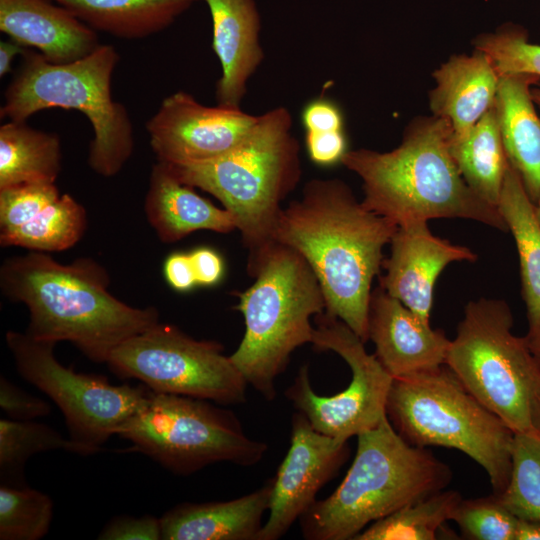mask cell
Instances as JSON below:
<instances>
[{
	"instance_id": "cell-1",
	"label": "cell",
	"mask_w": 540,
	"mask_h": 540,
	"mask_svg": "<svg viewBox=\"0 0 540 540\" xmlns=\"http://www.w3.org/2000/svg\"><path fill=\"white\" fill-rule=\"evenodd\" d=\"M397 228L368 210L344 181L317 178L282 208L272 238L305 258L322 288L325 312L366 343L372 282Z\"/></svg>"
},
{
	"instance_id": "cell-2",
	"label": "cell",
	"mask_w": 540,
	"mask_h": 540,
	"mask_svg": "<svg viewBox=\"0 0 540 540\" xmlns=\"http://www.w3.org/2000/svg\"><path fill=\"white\" fill-rule=\"evenodd\" d=\"M109 285L107 270L89 257L63 264L30 251L0 268L3 295L28 309V335L68 341L96 363H106L121 343L159 322L155 307H132L112 295Z\"/></svg>"
},
{
	"instance_id": "cell-3",
	"label": "cell",
	"mask_w": 540,
	"mask_h": 540,
	"mask_svg": "<svg viewBox=\"0 0 540 540\" xmlns=\"http://www.w3.org/2000/svg\"><path fill=\"white\" fill-rule=\"evenodd\" d=\"M452 136L446 119L419 117L407 126L395 149L348 150L341 164L362 180V204L397 226L464 218L507 231L498 208L463 179L450 151Z\"/></svg>"
},
{
	"instance_id": "cell-4",
	"label": "cell",
	"mask_w": 540,
	"mask_h": 540,
	"mask_svg": "<svg viewBox=\"0 0 540 540\" xmlns=\"http://www.w3.org/2000/svg\"><path fill=\"white\" fill-rule=\"evenodd\" d=\"M450 467L406 442L387 416L357 436L351 467L336 490L299 518L308 540H354L371 523L446 489Z\"/></svg>"
},
{
	"instance_id": "cell-5",
	"label": "cell",
	"mask_w": 540,
	"mask_h": 540,
	"mask_svg": "<svg viewBox=\"0 0 540 540\" xmlns=\"http://www.w3.org/2000/svg\"><path fill=\"white\" fill-rule=\"evenodd\" d=\"M247 270L254 282L236 293L235 306L245 332L230 359L247 384L271 401L291 354L311 343V318L325 311V298L305 258L277 241L248 256Z\"/></svg>"
},
{
	"instance_id": "cell-6",
	"label": "cell",
	"mask_w": 540,
	"mask_h": 540,
	"mask_svg": "<svg viewBox=\"0 0 540 540\" xmlns=\"http://www.w3.org/2000/svg\"><path fill=\"white\" fill-rule=\"evenodd\" d=\"M291 130L290 112L276 107L258 115L249 134L228 153L206 162L166 164L182 183L222 203L249 256L273 241L282 202L301 179L300 146Z\"/></svg>"
},
{
	"instance_id": "cell-7",
	"label": "cell",
	"mask_w": 540,
	"mask_h": 540,
	"mask_svg": "<svg viewBox=\"0 0 540 540\" xmlns=\"http://www.w3.org/2000/svg\"><path fill=\"white\" fill-rule=\"evenodd\" d=\"M21 56L20 67L4 92L1 118L27 121L49 108L78 110L93 129L90 168L103 177L118 174L132 156L134 131L127 109L111 94L117 50L101 44L88 56L65 64L51 63L30 48Z\"/></svg>"
},
{
	"instance_id": "cell-8",
	"label": "cell",
	"mask_w": 540,
	"mask_h": 540,
	"mask_svg": "<svg viewBox=\"0 0 540 540\" xmlns=\"http://www.w3.org/2000/svg\"><path fill=\"white\" fill-rule=\"evenodd\" d=\"M386 414L409 444L459 450L482 466L494 494L506 489L514 432L445 364L394 379Z\"/></svg>"
},
{
	"instance_id": "cell-9",
	"label": "cell",
	"mask_w": 540,
	"mask_h": 540,
	"mask_svg": "<svg viewBox=\"0 0 540 540\" xmlns=\"http://www.w3.org/2000/svg\"><path fill=\"white\" fill-rule=\"evenodd\" d=\"M503 300L470 301L450 341L445 365L465 388L514 433L538 428L540 359L512 332Z\"/></svg>"
},
{
	"instance_id": "cell-10",
	"label": "cell",
	"mask_w": 540,
	"mask_h": 540,
	"mask_svg": "<svg viewBox=\"0 0 540 540\" xmlns=\"http://www.w3.org/2000/svg\"><path fill=\"white\" fill-rule=\"evenodd\" d=\"M115 435L178 475L217 462L253 466L268 446L246 435L237 416L208 400L151 391L146 404Z\"/></svg>"
},
{
	"instance_id": "cell-11",
	"label": "cell",
	"mask_w": 540,
	"mask_h": 540,
	"mask_svg": "<svg viewBox=\"0 0 540 540\" xmlns=\"http://www.w3.org/2000/svg\"><path fill=\"white\" fill-rule=\"evenodd\" d=\"M5 340L20 376L61 410L69 438L81 455L99 452L151 394L144 384L114 385L103 375L75 372L57 360L55 343L37 340L26 332L8 331Z\"/></svg>"
},
{
	"instance_id": "cell-12",
	"label": "cell",
	"mask_w": 540,
	"mask_h": 540,
	"mask_svg": "<svg viewBox=\"0 0 540 540\" xmlns=\"http://www.w3.org/2000/svg\"><path fill=\"white\" fill-rule=\"evenodd\" d=\"M221 343L197 340L172 324L156 323L113 350L107 365L120 378L137 379L156 393L235 405L247 382Z\"/></svg>"
},
{
	"instance_id": "cell-13",
	"label": "cell",
	"mask_w": 540,
	"mask_h": 540,
	"mask_svg": "<svg viewBox=\"0 0 540 540\" xmlns=\"http://www.w3.org/2000/svg\"><path fill=\"white\" fill-rule=\"evenodd\" d=\"M314 323L311 344L316 350L338 354L351 369V381L333 396H320L313 390L309 368L304 365L285 396L316 431L348 441L374 428L387 416V399L394 378L343 321L324 311L314 317Z\"/></svg>"
},
{
	"instance_id": "cell-14",
	"label": "cell",
	"mask_w": 540,
	"mask_h": 540,
	"mask_svg": "<svg viewBox=\"0 0 540 540\" xmlns=\"http://www.w3.org/2000/svg\"><path fill=\"white\" fill-rule=\"evenodd\" d=\"M258 115L240 108L206 106L177 91L164 98L147 121L150 146L158 162L182 165L218 158L238 146Z\"/></svg>"
},
{
	"instance_id": "cell-15",
	"label": "cell",
	"mask_w": 540,
	"mask_h": 540,
	"mask_svg": "<svg viewBox=\"0 0 540 540\" xmlns=\"http://www.w3.org/2000/svg\"><path fill=\"white\" fill-rule=\"evenodd\" d=\"M348 441L316 431L301 413L292 415L290 447L274 478L269 516L257 540H277L316 501L319 490L347 461Z\"/></svg>"
},
{
	"instance_id": "cell-16",
	"label": "cell",
	"mask_w": 540,
	"mask_h": 540,
	"mask_svg": "<svg viewBox=\"0 0 540 540\" xmlns=\"http://www.w3.org/2000/svg\"><path fill=\"white\" fill-rule=\"evenodd\" d=\"M87 228L85 208L55 183L0 189V245L56 252L73 247Z\"/></svg>"
},
{
	"instance_id": "cell-17",
	"label": "cell",
	"mask_w": 540,
	"mask_h": 540,
	"mask_svg": "<svg viewBox=\"0 0 540 540\" xmlns=\"http://www.w3.org/2000/svg\"><path fill=\"white\" fill-rule=\"evenodd\" d=\"M383 260L380 286L423 320L430 322L435 282L450 263L475 261L469 248L433 235L427 222L398 226Z\"/></svg>"
},
{
	"instance_id": "cell-18",
	"label": "cell",
	"mask_w": 540,
	"mask_h": 540,
	"mask_svg": "<svg viewBox=\"0 0 540 540\" xmlns=\"http://www.w3.org/2000/svg\"><path fill=\"white\" fill-rule=\"evenodd\" d=\"M368 335L375 356L394 379L445 364L451 341L380 285L371 294Z\"/></svg>"
},
{
	"instance_id": "cell-19",
	"label": "cell",
	"mask_w": 540,
	"mask_h": 540,
	"mask_svg": "<svg viewBox=\"0 0 540 540\" xmlns=\"http://www.w3.org/2000/svg\"><path fill=\"white\" fill-rule=\"evenodd\" d=\"M0 31L54 64L82 59L101 45L96 30L52 0H0Z\"/></svg>"
},
{
	"instance_id": "cell-20",
	"label": "cell",
	"mask_w": 540,
	"mask_h": 540,
	"mask_svg": "<svg viewBox=\"0 0 540 540\" xmlns=\"http://www.w3.org/2000/svg\"><path fill=\"white\" fill-rule=\"evenodd\" d=\"M212 20V49L220 65L217 105L240 108L247 84L264 59L261 20L254 0H203Z\"/></svg>"
},
{
	"instance_id": "cell-21",
	"label": "cell",
	"mask_w": 540,
	"mask_h": 540,
	"mask_svg": "<svg viewBox=\"0 0 540 540\" xmlns=\"http://www.w3.org/2000/svg\"><path fill=\"white\" fill-rule=\"evenodd\" d=\"M274 478L242 497L182 503L160 518L164 540H257L268 511Z\"/></svg>"
},
{
	"instance_id": "cell-22",
	"label": "cell",
	"mask_w": 540,
	"mask_h": 540,
	"mask_svg": "<svg viewBox=\"0 0 540 540\" xmlns=\"http://www.w3.org/2000/svg\"><path fill=\"white\" fill-rule=\"evenodd\" d=\"M433 78L431 112L451 124L454 137H461L493 106L500 76L490 58L475 49L471 55L450 57Z\"/></svg>"
},
{
	"instance_id": "cell-23",
	"label": "cell",
	"mask_w": 540,
	"mask_h": 540,
	"mask_svg": "<svg viewBox=\"0 0 540 540\" xmlns=\"http://www.w3.org/2000/svg\"><path fill=\"white\" fill-rule=\"evenodd\" d=\"M144 208L149 224L165 243L177 242L200 230H237L229 211L200 196L161 162L152 167Z\"/></svg>"
},
{
	"instance_id": "cell-24",
	"label": "cell",
	"mask_w": 540,
	"mask_h": 540,
	"mask_svg": "<svg viewBox=\"0 0 540 540\" xmlns=\"http://www.w3.org/2000/svg\"><path fill=\"white\" fill-rule=\"evenodd\" d=\"M538 84L535 76L502 75L494 102L508 161L534 203L540 197V117L531 89Z\"/></svg>"
},
{
	"instance_id": "cell-25",
	"label": "cell",
	"mask_w": 540,
	"mask_h": 540,
	"mask_svg": "<svg viewBox=\"0 0 540 540\" xmlns=\"http://www.w3.org/2000/svg\"><path fill=\"white\" fill-rule=\"evenodd\" d=\"M497 208L516 244L522 296L526 306L528 331L525 338L540 356V225L535 204L518 172L510 165L504 178ZM540 359V358H539Z\"/></svg>"
},
{
	"instance_id": "cell-26",
	"label": "cell",
	"mask_w": 540,
	"mask_h": 540,
	"mask_svg": "<svg viewBox=\"0 0 540 540\" xmlns=\"http://www.w3.org/2000/svg\"><path fill=\"white\" fill-rule=\"evenodd\" d=\"M92 29L141 39L169 27L199 0H52Z\"/></svg>"
},
{
	"instance_id": "cell-27",
	"label": "cell",
	"mask_w": 540,
	"mask_h": 540,
	"mask_svg": "<svg viewBox=\"0 0 540 540\" xmlns=\"http://www.w3.org/2000/svg\"><path fill=\"white\" fill-rule=\"evenodd\" d=\"M62 169L57 134L38 130L26 121L0 127V189L34 183H55Z\"/></svg>"
},
{
	"instance_id": "cell-28",
	"label": "cell",
	"mask_w": 540,
	"mask_h": 540,
	"mask_svg": "<svg viewBox=\"0 0 540 540\" xmlns=\"http://www.w3.org/2000/svg\"><path fill=\"white\" fill-rule=\"evenodd\" d=\"M450 151L467 185L497 207L509 161L495 105L463 136H452Z\"/></svg>"
},
{
	"instance_id": "cell-29",
	"label": "cell",
	"mask_w": 540,
	"mask_h": 540,
	"mask_svg": "<svg viewBox=\"0 0 540 540\" xmlns=\"http://www.w3.org/2000/svg\"><path fill=\"white\" fill-rule=\"evenodd\" d=\"M462 499L456 490H441L371 523L354 540L437 539Z\"/></svg>"
},
{
	"instance_id": "cell-30",
	"label": "cell",
	"mask_w": 540,
	"mask_h": 540,
	"mask_svg": "<svg viewBox=\"0 0 540 540\" xmlns=\"http://www.w3.org/2000/svg\"><path fill=\"white\" fill-rule=\"evenodd\" d=\"M65 450L81 455L80 448L56 429L34 420L0 419V475L1 483L26 486L24 467L33 455Z\"/></svg>"
},
{
	"instance_id": "cell-31",
	"label": "cell",
	"mask_w": 540,
	"mask_h": 540,
	"mask_svg": "<svg viewBox=\"0 0 540 540\" xmlns=\"http://www.w3.org/2000/svg\"><path fill=\"white\" fill-rule=\"evenodd\" d=\"M498 497L517 518L540 519V427L514 433L509 482Z\"/></svg>"
},
{
	"instance_id": "cell-32",
	"label": "cell",
	"mask_w": 540,
	"mask_h": 540,
	"mask_svg": "<svg viewBox=\"0 0 540 540\" xmlns=\"http://www.w3.org/2000/svg\"><path fill=\"white\" fill-rule=\"evenodd\" d=\"M53 501L28 486L0 487V539L38 540L49 531Z\"/></svg>"
},
{
	"instance_id": "cell-33",
	"label": "cell",
	"mask_w": 540,
	"mask_h": 540,
	"mask_svg": "<svg viewBox=\"0 0 540 540\" xmlns=\"http://www.w3.org/2000/svg\"><path fill=\"white\" fill-rule=\"evenodd\" d=\"M474 46L490 58L499 76L526 74L537 77L540 84V45L531 43L521 26L508 24L481 34Z\"/></svg>"
},
{
	"instance_id": "cell-34",
	"label": "cell",
	"mask_w": 540,
	"mask_h": 540,
	"mask_svg": "<svg viewBox=\"0 0 540 540\" xmlns=\"http://www.w3.org/2000/svg\"><path fill=\"white\" fill-rule=\"evenodd\" d=\"M461 536L469 540H514L517 517L498 495L462 499L452 518Z\"/></svg>"
},
{
	"instance_id": "cell-35",
	"label": "cell",
	"mask_w": 540,
	"mask_h": 540,
	"mask_svg": "<svg viewBox=\"0 0 540 540\" xmlns=\"http://www.w3.org/2000/svg\"><path fill=\"white\" fill-rule=\"evenodd\" d=\"M0 407L7 418L20 421L35 420L51 411L48 402L31 395L4 376L0 377Z\"/></svg>"
},
{
	"instance_id": "cell-36",
	"label": "cell",
	"mask_w": 540,
	"mask_h": 540,
	"mask_svg": "<svg viewBox=\"0 0 540 540\" xmlns=\"http://www.w3.org/2000/svg\"><path fill=\"white\" fill-rule=\"evenodd\" d=\"M100 540H159L162 539L161 521L152 515L134 517L120 515L103 527Z\"/></svg>"
},
{
	"instance_id": "cell-37",
	"label": "cell",
	"mask_w": 540,
	"mask_h": 540,
	"mask_svg": "<svg viewBox=\"0 0 540 540\" xmlns=\"http://www.w3.org/2000/svg\"><path fill=\"white\" fill-rule=\"evenodd\" d=\"M301 121L305 132L344 130V115L341 108L335 101L323 96L311 99L304 105Z\"/></svg>"
},
{
	"instance_id": "cell-38",
	"label": "cell",
	"mask_w": 540,
	"mask_h": 540,
	"mask_svg": "<svg viewBox=\"0 0 540 540\" xmlns=\"http://www.w3.org/2000/svg\"><path fill=\"white\" fill-rule=\"evenodd\" d=\"M305 147L312 162L320 166L341 163L347 153L345 130L330 132H305Z\"/></svg>"
},
{
	"instance_id": "cell-39",
	"label": "cell",
	"mask_w": 540,
	"mask_h": 540,
	"mask_svg": "<svg viewBox=\"0 0 540 540\" xmlns=\"http://www.w3.org/2000/svg\"><path fill=\"white\" fill-rule=\"evenodd\" d=\"M197 285L213 286L224 273L221 256L213 249L201 247L190 252Z\"/></svg>"
},
{
	"instance_id": "cell-40",
	"label": "cell",
	"mask_w": 540,
	"mask_h": 540,
	"mask_svg": "<svg viewBox=\"0 0 540 540\" xmlns=\"http://www.w3.org/2000/svg\"><path fill=\"white\" fill-rule=\"evenodd\" d=\"M168 284L177 291H188L197 285L190 253L170 254L163 266Z\"/></svg>"
},
{
	"instance_id": "cell-41",
	"label": "cell",
	"mask_w": 540,
	"mask_h": 540,
	"mask_svg": "<svg viewBox=\"0 0 540 540\" xmlns=\"http://www.w3.org/2000/svg\"><path fill=\"white\" fill-rule=\"evenodd\" d=\"M26 49L28 48L12 39L0 42V77H4L11 71L15 57L22 55Z\"/></svg>"
},
{
	"instance_id": "cell-42",
	"label": "cell",
	"mask_w": 540,
	"mask_h": 540,
	"mask_svg": "<svg viewBox=\"0 0 540 540\" xmlns=\"http://www.w3.org/2000/svg\"><path fill=\"white\" fill-rule=\"evenodd\" d=\"M514 540H540V519L517 518Z\"/></svg>"
},
{
	"instance_id": "cell-43",
	"label": "cell",
	"mask_w": 540,
	"mask_h": 540,
	"mask_svg": "<svg viewBox=\"0 0 540 540\" xmlns=\"http://www.w3.org/2000/svg\"><path fill=\"white\" fill-rule=\"evenodd\" d=\"M531 95L535 105L540 108V87H532Z\"/></svg>"
},
{
	"instance_id": "cell-44",
	"label": "cell",
	"mask_w": 540,
	"mask_h": 540,
	"mask_svg": "<svg viewBox=\"0 0 540 540\" xmlns=\"http://www.w3.org/2000/svg\"><path fill=\"white\" fill-rule=\"evenodd\" d=\"M535 204V214L536 218L538 220V223L540 225V197L539 199L534 203Z\"/></svg>"
},
{
	"instance_id": "cell-45",
	"label": "cell",
	"mask_w": 540,
	"mask_h": 540,
	"mask_svg": "<svg viewBox=\"0 0 540 540\" xmlns=\"http://www.w3.org/2000/svg\"><path fill=\"white\" fill-rule=\"evenodd\" d=\"M538 427H540V400H539V406H538Z\"/></svg>"
},
{
	"instance_id": "cell-46",
	"label": "cell",
	"mask_w": 540,
	"mask_h": 540,
	"mask_svg": "<svg viewBox=\"0 0 540 540\" xmlns=\"http://www.w3.org/2000/svg\"><path fill=\"white\" fill-rule=\"evenodd\" d=\"M539 358H540V356H539Z\"/></svg>"
}]
</instances>
